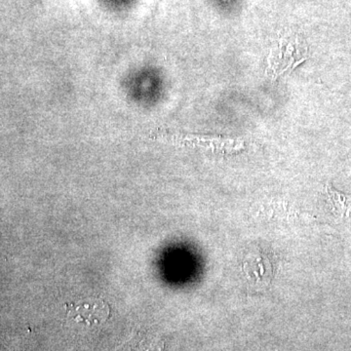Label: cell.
Listing matches in <instances>:
<instances>
[{
	"label": "cell",
	"mask_w": 351,
	"mask_h": 351,
	"mask_svg": "<svg viewBox=\"0 0 351 351\" xmlns=\"http://www.w3.org/2000/svg\"><path fill=\"white\" fill-rule=\"evenodd\" d=\"M326 193L335 216L343 219H350L351 217V196L339 193L330 184H327Z\"/></svg>",
	"instance_id": "7a4b0ae2"
},
{
	"label": "cell",
	"mask_w": 351,
	"mask_h": 351,
	"mask_svg": "<svg viewBox=\"0 0 351 351\" xmlns=\"http://www.w3.org/2000/svg\"><path fill=\"white\" fill-rule=\"evenodd\" d=\"M66 319L73 324L96 329L105 324L110 316V306L101 299L66 304Z\"/></svg>",
	"instance_id": "6da1fadb"
}]
</instances>
